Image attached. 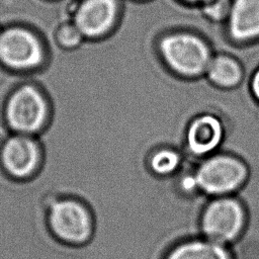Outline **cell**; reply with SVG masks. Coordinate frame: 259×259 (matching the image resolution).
Returning a JSON list of instances; mask_svg holds the SVG:
<instances>
[{"mask_svg":"<svg viewBox=\"0 0 259 259\" xmlns=\"http://www.w3.org/2000/svg\"><path fill=\"white\" fill-rule=\"evenodd\" d=\"M200 189L209 194H226L237 189L247 177L246 166L237 158L214 156L205 160L195 174Z\"/></svg>","mask_w":259,"mask_h":259,"instance_id":"cell-3","label":"cell"},{"mask_svg":"<svg viewBox=\"0 0 259 259\" xmlns=\"http://www.w3.org/2000/svg\"><path fill=\"white\" fill-rule=\"evenodd\" d=\"M251 90L256 97V99L259 100V69L254 73L252 80H251Z\"/></svg>","mask_w":259,"mask_h":259,"instance_id":"cell-17","label":"cell"},{"mask_svg":"<svg viewBox=\"0 0 259 259\" xmlns=\"http://www.w3.org/2000/svg\"><path fill=\"white\" fill-rule=\"evenodd\" d=\"M46 102L33 87L19 88L9 99L6 115L10 125L22 133L37 131L46 117Z\"/></svg>","mask_w":259,"mask_h":259,"instance_id":"cell-6","label":"cell"},{"mask_svg":"<svg viewBox=\"0 0 259 259\" xmlns=\"http://www.w3.org/2000/svg\"><path fill=\"white\" fill-rule=\"evenodd\" d=\"M1 155L6 170L14 176L23 177L34 169L38 152L30 139L17 136L5 143Z\"/></svg>","mask_w":259,"mask_h":259,"instance_id":"cell-8","label":"cell"},{"mask_svg":"<svg viewBox=\"0 0 259 259\" xmlns=\"http://www.w3.org/2000/svg\"><path fill=\"white\" fill-rule=\"evenodd\" d=\"M245 225V212L234 198L220 197L204 209L201 228L205 239L224 245L234 241Z\"/></svg>","mask_w":259,"mask_h":259,"instance_id":"cell-2","label":"cell"},{"mask_svg":"<svg viewBox=\"0 0 259 259\" xmlns=\"http://www.w3.org/2000/svg\"><path fill=\"white\" fill-rule=\"evenodd\" d=\"M166 259H230L224 245L207 239L184 242L167 255Z\"/></svg>","mask_w":259,"mask_h":259,"instance_id":"cell-11","label":"cell"},{"mask_svg":"<svg viewBox=\"0 0 259 259\" xmlns=\"http://www.w3.org/2000/svg\"><path fill=\"white\" fill-rule=\"evenodd\" d=\"M231 3L230 0H207L203 2V12L210 19L221 20L229 15Z\"/></svg>","mask_w":259,"mask_h":259,"instance_id":"cell-14","label":"cell"},{"mask_svg":"<svg viewBox=\"0 0 259 259\" xmlns=\"http://www.w3.org/2000/svg\"><path fill=\"white\" fill-rule=\"evenodd\" d=\"M180 162L179 155L170 149L156 152L150 161L151 169L160 175H168L176 170Z\"/></svg>","mask_w":259,"mask_h":259,"instance_id":"cell-13","label":"cell"},{"mask_svg":"<svg viewBox=\"0 0 259 259\" xmlns=\"http://www.w3.org/2000/svg\"><path fill=\"white\" fill-rule=\"evenodd\" d=\"M187 1H190V2H205V1H207V0H187Z\"/></svg>","mask_w":259,"mask_h":259,"instance_id":"cell-18","label":"cell"},{"mask_svg":"<svg viewBox=\"0 0 259 259\" xmlns=\"http://www.w3.org/2000/svg\"><path fill=\"white\" fill-rule=\"evenodd\" d=\"M159 49L167 65L184 76H196L202 73L210 61L205 42L189 33L166 35L161 39Z\"/></svg>","mask_w":259,"mask_h":259,"instance_id":"cell-1","label":"cell"},{"mask_svg":"<svg viewBox=\"0 0 259 259\" xmlns=\"http://www.w3.org/2000/svg\"><path fill=\"white\" fill-rule=\"evenodd\" d=\"M115 0H83L75 12V25L82 35L96 37L106 32L116 17Z\"/></svg>","mask_w":259,"mask_h":259,"instance_id":"cell-7","label":"cell"},{"mask_svg":"<svg viewBox=\"0 0 259 259\" xmlns=\"http://www.w3.org/2000/svg\"><path fill=\"white\" fill-rule=\"evenodd\" d=\"M223 135L221 120L211 114H204L194 119L189 125L187 144L195 155H205L220 145Z\"/></svg>","mask_w":259,"mask_h":259,"instance_id":"cell-10","label":"cell"},{"mask_svg":"<svg viewBox=\"0 0 259 259\" xmlns=\"http://www.w3.org/2000/svg\"><path fill=\"white\" fill-rule=\"evenodd\" d=\"M42 59L37 38L23 28L6 29L0 35V60L12 69H31Z\"/></svg>","mask_w":259,"mask_h":259,"instance_id":"cell-5","label":"cell"},{"mask_svg":"<svg viewBox=\"0 0 259 259\" xmlns=\"http://www.w3.org/2000/svg\"><path fill=\"white\" fill-rule=\"evenodd\" d=\"M181 186L183 188V190L186 191H192L195 188H198V184H197V179L192 175H187L185 177H183V179L181 180Z\"/></svg>","mask_w":259,"mask_h":259,"instance_id":"cell-16","label":"cell"},{"mask_svg":"<svg viewBox=\"0 0 259 259\" xmlns=\"http://www.w3.org/2000/svg\"><path fill=\"white\" fill-rule=\"evenodd\" d=\"M229 30L236 40L259 36V0H233L229 13Z\"/></svg>","mask_w":259,"mask_h":259,"instance_id":"cell-9","label":"cell"},{"mask_svg":"<svg viewBox=\"0 0 259 259\" xmlns=\"http://www.w3.org/2000/svg\"><path fill=\"white\" fill-rule=\"evenodd\" d=\"M205 71L214 85L224 88L237 85L242 78V70L238 62L227 56H218L210 60Z\"/></svg>","mask_w":259,"mask_h":259,"instance_id":"cell-12","label":"cell"},{"mask_svg":"<svg viewBox=\"0 0 259 259\" xmlns=\"http://www.w3.org/2000/svg\"><path fill=\"white\" fill-rule=\"evenodd\" d=\"M53 232L70 243L86 241L91 234V219L87 209L78 201L63 199L56 202L50 211Z\"/></svg>","mask_w":259,"mask_h":259,"instance_id":"cell-4","label":"cell"},{"mask_svg":"<svg viewBox=\"0 0 259 259\" xmlns=\"http://www.w3.org/2000/svg\"><path fill=\"white\" fill-rule=\"evenodd\" d=\"M82 33L75 24H65L60 27L57 38L61 46L66 48H73L79 45L82 38Z\"/></svg>","mask_w":259,"mask_h":259,"instance_id":"cell-15","label":"cell"}]
</instances>
